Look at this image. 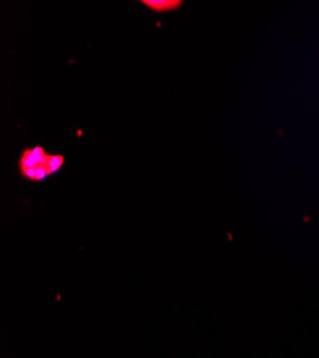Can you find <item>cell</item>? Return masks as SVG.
<instances>
[{
  "label": "cell",
  "mask_w": 319,
  "mask_h": 358,
  "mask_svg": "<svg viewBox=\"0 0 319 358\" xmlns=\"http://www.w3.org/2000/svg\"><path fill=\"white\" fill-rule=\"evenodd\" d=\"M47 155L49 154L45 151V148H42V146H34V148L24 149L22 157H20V161H19L20 173L42 166L45 164Z\"/></svg>",
  "instance_id": "1"
},
{
  "label": "cell",
  "mask_w": 319,
  "mask_h": 358,
  "mask_svg": "<svg viewBox=\"0 0 319 358\" xmlns=\"http://www.w3.org/2000/svg\"><path fill=\"white\" fill-rule=\"evenodd\" d=\"M182 0H142V5L156 13H166L177 10L182 6Z\"/></svg>",
  "instance_id": "2"
}]
</instances>
